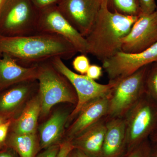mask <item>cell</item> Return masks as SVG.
<instances>
[{
	"instance_id": "cell-1",
	"label": "cell",
	"mask_w": 157,
	"mask_h": 157,
	"mask_svg": "<svg viewBox=\"0 0 157 157\" xmlns=\"http://www.w3.org/2000/svg\"><path fill=\"white\" fill-rule=\"evenodd\" d=\"M76 48L63 37L56 34L39 33L29 36H0V55L6 54L25 67H36L56 57L72 58Z\"/></svg>"
},
{
	"instance_id": "cell-2",
	"label": "cell",
	"mask_w": 157,
	"mask_h": 157,
	"mask_svg": "<svg viewBox=\"0 0 157 157\" xmlns=\"http://www.w3.org/2000/svg\"><path fill=\"white\" fill-rule=\"evenodd\" d=\"M139 16L124 15L109 11L105 0L88 35L85 37L88 54L102 62L121 51V41L128 33Z\"/></svg>"
},
{
	"instance_id": "cell-3",
	"label": "cell",
	"mask_w": 157,
	"mask_h": 157,
	"mask_svg": "<svg viewBox=\"0 0 157 157\" xmlns=\"http://www.w3.org/2000/svg\"><path fill=\"white\" fill-rule=\"evenodd\" d=\"M37 80L41 100L40 115L46 116L52 107L61 103L76 105L77 97L75 90L70 81L59 72L51 61L39 66Z\"/></svg>"
},
{
	"instance_id": "cell-4",
	"label": "cell",
	"mask_w": 157,
	"mask_h": 157,
	"mask_svg": "<svg viewBox=\"0 0 157 157\" xmlns=\"http://www.w3.org/2000/svg\"><path fill=\"white\" fill-rule=\"evenodd\" d=\"M39 11L31 0H6L0 13V36H21L39 33Z\"/></svg>"
},
{
	"instance_id": "cell-5",
	"label": "cell",
	"mask_w": 157,
	"mask_h": 157,
	"mask_svg": "<svg viewBox=\"0 0 157 157\" xmlns=\"http://www.w3.org/2000/svg\"><path fill=\"white\" fill-rule=\"evenodd\" d=\"M124 118L127 152L149 139L157 127V103L145 93Z\"/></svg>"
},
{
	"instance_id": "cell-6",
	"label": "cell",
	"mask_w": 157,
	"mask_h": 157,
	"mask_svg": "<svg viewBox=\"0 0 157 157\" xmlns=\"http://www.w3.org/2000/svg\"><path fill=\"white\" fill-rule=\"evenodd\" d=\"M150 65L117 80L108 95V117H124L145 93V79Z\"/></svg>"
},
{
	"instance_id": "cell-7",
	"label": "cell",
	"mask_w": 157,
	"mask_h": 157,
	"mask_svg": "<svg viewBox=\"0 0 157 157\" xmlns=\"http://www.w3.org/2000/svg\"><path fill=\"white\" fill-rule=\"evenodd\" d=\"M51 63L54 67L70 81L77 95V103L70 113L68 121H73L81 109L91 101L108 95L116 84L115 81L109 82L107 84H101L86 75L74 73L59 57L53 59Z\"/></svg>"
},
{
	"instance_id": "cell-8",
	"label": "cell",
	"mask_w": 157,
	"mask_h": 157,
	"mask_svg": "<svg viewBox=\"0 0 157 157\" xmlns=\"http://www.w3.org/2000/svg\"><path fill=\"white\" fill-rule=\"evenodd\" d=\"M38 31L61 36L70 42L78 52L88 54L86 39L70 24L57 5L39 11Z\"/></svg>"
},
{
	"instance_id": "cell-9",
	"label": "cell",
	"mask_w": 157,
	"mask_h": 157,
	"mask_svg": "<svg viewBox=\"0 0 157 157\" xmlns=\"http://www.w3.org/2000/svg\"><path fill=\"white\" fill-rule=\"evenodd\" d=\"M157 61V43L137 53L121 51L102 62L109 82L116 81L133 74L144 66Z\"/></svg>"
},
{
	"instance_id": "cell-10",
	"label": "cell",
	"mask_w": 157,
	"mask_h": 157,
	"mask_svg": "<svg viewBox=\"0 0 157 157\" xmlns=\"http://www.w3.org/2000/svg\"><path fill=\"white\" fill-rule=\"evenodd\" d=\"M102 0H60L57 6L62 14L85 38L91 29Z\"/></svg>"
},
{
	"instance_id": "cell-11",
	"label": "cell",
	"mask_w": 157,
	"mask_h": 157,
	"mask_svg": "<svg viewBox=\"0 0 157 157\" xmlns=\"http://www.w3.org/2000/svg\"><path fill=\"white\" fill-rule=\"evenodd\" d=\"M157 43V11L141 14L128 33L121 41V51L141 52Z\"/></svg>"
},
{
	"instance_id": "cell-12",
	"label": "cell",
	"mask_w": 157,
	"mask_h": 157,
	"mask_svg": "<svg viewBox=\"0 0 157 157\" xmlns=\"http://www.w3.org/2000/svg\"><path fill=\"white\" fill-rule=\"evenodd\" d=\"M108 107V95L97 98L86 105L69 126L65 134L64 140H72L107 116Z\"/></svg>"
},
{
	"instance_id": "cell-13",
	"label": "cell",
	"mask_w": 157,
	"mask_h": 157,
	"mask_svg": "<svg viewBox=\"0 0 157 157\" xmlns=\"http://www.w3.org/2000/svg\"><path fill=\"white\" fill-rule=\"evenodd\" d=\"M39 66L25 67L15 59L6 54L0 55V91L14 85L36 80L39 73Z\"/></svg>"
},
{
	"instance_id": "cell-14",
	"label": "cell",
	"mask_w": 157,
	"mask_h": 157,
	"mask_svg": "<svg viewBox=\"0 0 157 157\" xmlns=\"http://www.w3.org/2000/svg\"><path fill=\"white\" fill-rule=\"evenodd\" d=\"M126 151L124 118L107 117V129L100 157H122Z\"/></svg>"
},
{
	"instance_id": "cell-15",
	"label": "cell",
	"mask_w": 157,
	"mask_h": 157,
	"mask_svg": "<svg viewBox=\"0 0 157 157\" xmlns=\"http://www.w3.org/2000/svg\"><path fill=\"white\" fill-rule=\"evenodd\" d=\"M107 129V117L71 140L74 148L90 157H100Z\"/></svg>"
},
{
	"instance_id": "cell-16",
	"label": "cell",
	"mask_w": 157,
	"mask_h": 157,
	"mask_svg": "<svg viewBox=\"0 0 157 157\" xmlns=\"http://www.w3.org/2000/svg\"><path fill=\"white\" fill-rule=\"evenodd\" d=\"M36 80L21 82L5 90L0 96V117L6 120L12 119L33 90Z\"/></svg>"
},
{
	"instance_id": "cell-17",
	"label": "cell",
	"mask_w": 157,
	"mask_h": 157,
	"mask_svg": "<svg viewBox=\"0 0 157 157\" xmlns=\"http://www.w3.org/2000/svg\"><path fill=\"white\" fill-rule=\"evenodd\" d=\"M70 114L66 111H56L39 127L40 150L62 143V138L65 135V125Z\"/></svg>"
},
{
	"instance_id": "cell-18",
	"label": "cell",
	"mask_w": 157,
	"mask_h": 157,
	"mask_svg": "<svg viewBox=\"0 0 157 157\" xmlns=\"http://www.w3.org/2000/svg\"><path fill=\"white\" fill-rule=\"evenodd\" d=\"M41 110V100L38 94L29 101L19 117L12 121V132L18 134L36 133Z\"/></svg>"
},
{
	"instance_id": "cell-19",
	"label": "cell",
	"mask_w": 157,
	"mask_h": 157,
	"mask_svg": "<svg viewBox=\"0 0 157 157\" xmlns=\"http://www.w3.org/2000/svg\"><path fill=\"white\" fill-rule=\"evenodd\" d=\"M7 147L12 149L19 157H35L40 150L39 138L36 134H18L8 136Z\"/></svg>"
},
{
	"instance_id": "cell-20",
	"label": "cell",
	"mask_w": 157,
	"mask_h": 157,
	"mask_svg": "<svg viewBox=\"0 0 157 157\" xmlns=\"http://www.w3.org/2000/svg\"><path fill=\"white\" fill-rule=\"evenodd\" d=\"M108 9L124 15L139 16L141 14L138 0H105Z\"/></svg>"
},
{
	"instance_id": "cell-21",
	"label": "cell",
	"mask_w": 157,
	"mask_h": 157,
	"mask_svg": "<svg viewBox=\"0 0 157 157\" xmlns=\"http://www.w3.org/2000/svg\"><path fill=\"white\" fill-rule=\"evenodd\" d=\"M145 93L157 103V61L151 64L145 79Z\"/></svg>"
},
{
	"instance_id": "cell-22",
	"label": "cell",
	"mask_w": 157,
	"mask_h": 157,
	"mask_svg": "<svg viewBox=\"0 0 157 157\" xmlns=\"http://www.w3.org/2000/svg\"><path fill=\"white\" fill-rule=\"evenodd\" d=\"M151 142L149 139L144 141L132 150L127 152L122 157H149Z\"/></svg>"
},
{
	"instance_id": "cell-23",
	"label": "cell",
	"mask_w": 157,
	"mask_h": 157,
	"mask_svg": "<svg viewBox=\"0 0 157 157\" xmlns=\"http://www.w3.org/2000/svg\"><path fill=\"white\" fill-rule=\"evenodd\" d=\"M90 65L88 58L84 54L76 56L73 62V66L74 70L81 75L86 74Z\"/></svg>"
},
{
	"instance_id": "cell-24",
	"label": "cell",
	"mask_w": 157,
	"mask_h": 157,
	"mask_svg": "<svg viewBox=\"0 0 157 157\" xmlns=\"http://www.w3.org/2000/svg\"><path fill=\"white\" fill-rule=\"evenodd\" d=\"M12 119L8 120L0 125V151L7 148V138L8 132L12 124Z\"/></svg>"
},
{
	"instance_id": "cell-25",
	"label": "cell",
	"mask_w": 157,
	"mask_h": 157,
	"mask_svg": "<svg viewBox=\"0 0 157 157\" xmlns=\"http://www.w3.org/2000/svg\"><path fill=\"white\" fill-rule=\"evenodd\" d=\"M141 14H149L156 10L157 6L155 0H138Z\"/></svg>"
},
{
	"instance_id": "cell-26",
	"label": "cell",
	"mask_w": 157,
	"mask_h": 157,
	"mask_svg": "<svg viewBox=\"0 0 157 157\" xmlns=\"http://www.w3.org/2000/svg\"><path fill=\"white\" fill-rule=\"evenodd\" d=\"M34 6L39 11L50 6L57 5L60 0H31Z\"/></svg>"
},
{
	"instance_id": "cell-27",
	"label": "cell",
	"mask_w": 157,
	"mask_h": 157,
	"mask_svg": "<svg viewBox=\"0 0 157 157\" xmlns=\"http://www.w3.org/2000/svg\"><path fill=\"white\" fill-rule=\"evenodd\" d=\"M102 67L97 65H90L86 75L95 80L99 79L102 76Z\"/></svg>"
},
{
	"instance_id": "cell-28",
	"label": "cell",
	"mask_w": 157,
	"mask_h": 157,
	"mask_svg": "<svg viewBox=\"0 0 157 157\" xmlns=\"http://www.w3.org/2000/svg\"><path fill=\"white\" fill-rule=\"evenodd\" d=\"M73 148L71 140H64L60 144L59 150L56 157H67Z\"/></svg>"
},
{
	"instance_id": "cell-29",
	"label": "cell",
	"mask_w": 157,
	"mask_h": 157,
	"mask_svg": "<svg viewBox=\"0 0 157 157\" xmlns=\"http://www.w3.org/2000/svg\"><path fill=\"white\" fill-rule=\"evenodd\" d=\"M60 148V144H55L45 149L35 157H56Z\"/></svg>"
},
{
	"instance_id": "cell-30",
	"label": "cell",
	"mask_w": 157,
	"mask_h": 157,
	"mask_svg": "<svg viewBox=\"0 0 157 157\" xmlns=\"http://www.w3.org/2000/svg\"><path fill=\"white\" fill-rule=\"evenodd\" d=\"M16 155L14 150L9 147L0 151V157H17Z\"/></svg>"
},
{
	"instance_id": "cell-31",
	"label": "cell",
	"mask_w": 157,
	"mask_h": 157,
	"mask_svg": "<svg viewBox=\"0 0 157 157\" xmlns=\"http://www.w3.org/2000/svg\"><path fill=\"white\" fill-rule=\"evenodd\" d=\"M67 157H90L78 149L73 148Z\"/></svg>"
},
{
	"instance_id": "cell-32",
	"label": "cell",
	"mask_w": 157,
	"mask_h": 157,
	"mask_svg": "<svg viewBox=\"0 0 157 157\" xmlns=\"http://www.w3.org/2000/svg\"><path fill=\"white\" fill-rule=\"evenodd\" d=\"M149 157H157V142H151Z\"/></svg>"
},
{
	"instance_id": "cell-33",
	"label": "cell",
	"mask_w": 157,
	"mask_h": 157,
	"mask_svg": "<svg viewBox=\"0 0 157 157\" xmlns=\"http://www.w3.org/2000/svg\"><path fill=\"white\" fill-rule=\"evenodd\" d=\"M150 140L152 142H157V127L149 137Z\"/></svg>"
},
{
	"instance_id": "cell-34",
	"label": "cell",
	"mask_w": 157,
	"mask_h": 157,
	"mask_svg": "<svg viewBox=\"0 0 157 157\" xmlns=\"http://www.w3.org/2000/svg\"><path fill=\"white\" fill-rule=\"evenodd\" d=\"M6 0H0V13L2 9L3 6L6 2Z\"/></svg>"
},
{
	"instance_id": "cell-35",
	"label": "cell",
	"mask_w": 157,
	"mask_h": 157,
	"mask_svg": "<svg viewBox=\"0 0 157 157\" xmlns=\"http://www.w3.org/2000/svg\"><path fill=\"white\" fill-rule=\"evenodd\" d=\"M7 120H6L5 119L3 118V117H0V125L2 124H3V123L5 122Z\"/></svg>"
},
{
	"instance_id": "cell-36",
	"label": "cell",
	"mask_w": 157,
	"mask_h": 157,
	"mask_svg": "<svg viewBox=\"0 0 157 157\" xmlns=\"http://www.w3.org/2000/svg\"><path fill=\"white\" fill-rule=\"evenodd\" d=\"M156 11H157V7Z\"/></svg>"
}]
</instances>
